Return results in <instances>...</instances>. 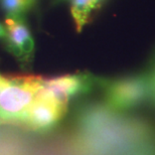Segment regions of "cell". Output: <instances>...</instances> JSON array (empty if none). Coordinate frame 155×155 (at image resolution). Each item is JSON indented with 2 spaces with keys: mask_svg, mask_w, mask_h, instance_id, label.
<instances>
[{
  "mask_svg": "<svg viewBox=\"0 0 155 155\" xmlns=\"http://www.w3.org/2000/svg\"><path fill=\"white\" fill-rule=\"evenodd\" d=\"M97 86L103 92L105 104L118 113L137 109L149 100L150 86L147 73L114 79L98 78Z\"/></svg>",
  "mask_w": 155,
  "mask_h": 155,
  "instance_id": "6da1fadb",
  "label": "cell"
},
{
  "mask_svg": "<svg viewBox=\"0 0 155 155\" xmlns=\"http://www.w3.org/2000/svg\"><path fill=\"white\" fill-rule=\"evenodd\" d=\"M41 87V77L11 76L10 82L0 90V122L21 125Z\"/></svg>",
  "mask_w": 155,
  "mask_h": 155,
  "instance_id": "7a4b0ae2",
  "label": "cell"
},
{
  "mask_svg": "<svg viewBox=\"0 0 155 155\" xmlns=\"http://www.w3.org/2000/svg\"><path fill=\"white\" fill-rule=\"evenodd\" d=\"M69 101L43 86L38 92L20 126L38 133H45L57 127L68 110Z\"/></svg>",
  "mask_w": 155,
  "mask_h": 155,
  "instance_id": "3957f363",
  "label": "cell"
},
{
  "mask_svg": "<svg viewBox=\"0 0 155 155\" xmlns=\"http://www.w3.org/2000/svg\"><path fill=\"white\" fill-rule=\"evenodd\" d=\"M5 48L23 69L28 68L35 54V40L24 16L5 15Z\"/></svg>",
  "mask_w": 155,
  "mask_h": 155,
  "instance_id": "277c9868",
  "label": "cell"
},
{
  "mask_svg": "<svg viewBox=\"0 0 155 155\" xmlns=\"http://www.w3.org/2000/svg\"><path fill=\"white\" fill-rule=\"evenodd\" d=\"M97 82L98 78L88 73L69 74L49 79L42 78L43 86L67 101L91 93L98 87Z\"/></svg>",
  "mask_w": 155,
  "mask_h": 155,
  "instance_id": "5b68a950",
  "label": "cell"
},
{
  "mask_svg": "<svg viewBox=\"0 0 155 155\" xmlns=\"http://www.w3.org/2000/svg\"><path fill=\"white\" fill-rule=\"evenodd\" d=\"M100 9L95 0H72V11L73 19L75 21L78 31H81L95 12Z\"/></svg>",
  "mask_w": 155,
  "mask_h": 155,
  "instance_id": "8992f818",
  "label": "cell"
},
{
  "mask_svg": "<svg viewBox=\"0 0 155 155\" xmlns=\"http://www.w3.org/2000/svg\"><path fill=\"white\" fill-rule=\"evenodd\" d=\"M38 0H0V7L5 15L24 16L35 6Z\"/></svg>",
  "mask_w": 155,
  "mask_h": 155,
  "instance_id": "52a82bcc",
  "label": "cell"
},
{
  "mask_svg": "<svg viewBox=\"0 0 155 155\" xmlns=\"http://www.w3.org/2000/svg\"><path fill=\"white\" fill-rule=\"evenodd\" d=\"M148 79H149V86H150V96L149 100L155 107V55L153 58L152 63L150 64V68L147 72Z\"/></svg>",
  "mask_w": 155,
  "mask_h": 155,
  "instance_id": "ba28073f",
  "label": "cell"
},
{
  "mask_svg": "<svg viewBox=\"0 0 155 155\" xmlns=\"http://www.w3.org/2000/svg\"><path fill=\"white\" fill-rule=\"evenodd\" d=\"M6 36V28L4 25L0 23V39H4Z\"/></svg>",
  "mask_w": 155,
  "mask_h": 155,
  "instance_id": "9c48e42d",
  "label": "cell"
},
{
  "mask_svg": "<svg viewBox=\"0 0 155 155\" xmlns=\"http://www.w3.org/2000/svg\"><path fill=\"white\" fill-rule=\"evenodd\" d=\"M57 2H63V1H68V0H55Z\"/></svg>",
  "mask_w": 155,
  "mask_h": 155,
  "instance_id": "30bf717a",
  "label": "cell"
},
{
  "mask_svg": "<svg viewBox=\"0 0 155 155\" xmlns=\"http://www.w3.org/2000/svg\"><path fill=\"white\" fill-rule=\"evenodd\" d=\"M0 124H1V122H0Z\"/></svg>",
  "mask_w": 155,
  "mask_h": 155,
  "instance_id": "8fae6325",
  "label": "cell"
}]
</instances>
